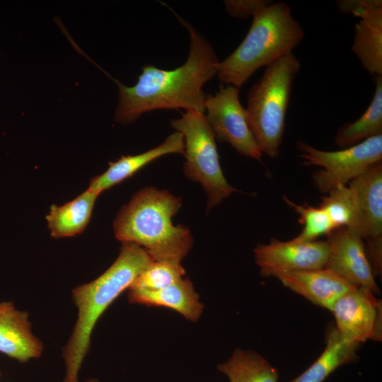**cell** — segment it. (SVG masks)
<instances>
[{
	"label": "cell",
	"mask_w": 382,
	"mask_h": 382,
	"mask_svg": "<svg viewBox=\"0 0 382 382\" xmlns=\"http://www.w3.org/2000/svg\"><path fill=\"white\" fill-rule=\"evenodd\" d=\"M173 13L190 34L186 62L173 70L145 65L133 86L110 77L119 89L116 122H134L143 113L158 109L183 108L204 113L207 95L203 86L217 74L219 61L210 42L189 22Z\"/></svg>",
	"instance_id": "obj_1"
},
{
	"label": "cell",
	"mask_w": 382,
	"mask_h": 382,
	"mask_svg": "<svg viewBox=\"0 0 382 382\" xmlns=\"http://www.w3.org/2000/svg\"><path fill=\"white\" fill-rule=\"evenodd\" d=\"M153 261L141 246L122 242L119 256L104 273L72 291L78 318L63 349L66 367L63 382H79V371L89 350L91 335L98 320Z\"/></svg>",
	"instance_id": "obj_2"
},
{
	"label": "cell",
	"mask_w": 382,
	"mask_h": 382,
	"mask_svg": "<svg viewBox=\"0 0 382 382\" xmlns=\"http://www.w3.org/2000/svg\"><path fill=\"white\" fill-rule=\"evenodd\" d=\"M180 207V198L168 191L145 187L117 214L113 222L115 237L141 246L154 261L181 262L190 251L193 240L186 226L172 222Z\"/></svg>",
	"instance_id": "obj_3"
},
{
	"label": "cell",
	"mask_w": 382,
	"mask_h": 382,
	"mask_svg": "<svg viewBox=\"0 0 382 382\" xmlns=\"http://www.w3.org/2000/svg\"><path fill=\"white\" fill-rule=\"evenodd\" d=\"M253 18L243 40L218 66L220 81L238 88L258 69L293 52L304 37V30L285 2L272 1Z\"/></svg>",
	"instance_id": "obj_4"
},
{
	"label": "cell",
	"mask_w": 382,
	"mask_h": 382,
	"mask_svg": "<svg viewBox=\"0 0 382 382\" xmlns=\"http://www.w3.org/2000/svg\"><path fill=\"white\" fill-rule=\"evenodd\" d=\"M301 62L293 52L265 66L262 77L250 88L245 108L248 122L262 154L279 156L291 88Z\"/></svg>",
	"instance_id": "obj_5"
},
{
	"label": "cell",
	"mask_w": 382,
	"mask_h": 382,
	"mask_svg": "<svg viewBox=\"0 0 382 382\" xmlns=\"http://www.w3.org/2000/svg\"><path fill=\"white\" fill-rule=\"evenodd\" d=\"M170 125L183 136L184 173L190 180L199 182L206 191L207 210L238 191L223 174L215 136L204 113L187 111L180 118L171 120Z\"/></svg>",
	"instance_id": "obj_6"
},
{
	"label": "cell",
	"mask_w": 382,
	"mask_h": 382,
	"mask_svg": "<svg viewBox=\"0 0 382 382\" xmlns=\"http://www.w3.org/2000/svg\"><path fill=\"white\" fill-rule=\"evenodd\" d=\"M296 148L305 166L322 168L313 172V183L319 192L328 193L339 185L350 183L382 161V134L339 151L320 150L303 140L297 141Z\"/></svg>",
	"instance_id": "obj_7"
},
{
	"label": "cell",
	"mask_w": 382,
	"mask_h": 382,
	"mask_svg": "<svg viewBox=\"0 0 382 382\" xmlns=\"http://www.w3.org/2000/svg\"><path fill=\"white\" fill-rule=\"evenodd\" d=\"M204 108L206 118L217 139L228 143L244 156L261 159L262 153L240 102L238 88L221 85L214 95H207Z\"/></svg>",
	"instance_id": "obj_8"
},
{
	"label": "cell",
	"mask_w": 382,
	"mask_h": 382,
	"mask_svg": "<svg viewBox=\"0 0 382 382\" xmlns=\"http://www.w3.org/2000/svg\"><path fill=\"white\" fill-rule=\"evenodd\" d=\"M358 211V233L366 241L365 249L374 277L382 272V162L370 166L352 180Z\"/></svg>",
	"instance_id": "obj_9"
},
{
	"label": "cell",
	"mask_w": 382,
	"mask_h": 382,
	"mask_svg": "<svg viewBox=\"0 0 382 382\" xmlns=\"http://www.w3.org/2000/svg\"><path fill=\"white\" fill-rule=\"evenodd\" d=\"M335 328L346 340L360 345L382 338V303L369 289L356 286L341 296L330 311Z\"/></svg>",
	"instance_id": "obj_10"
},
{
	"label": "cell",
	"mask_w": 382,
	"mask_h": 382,
	"mask_svg": "<svg viewBox=\"0 0 382 382\" xmlns=\"http://www.w3.org/2000/svg\"><path fill=\"white\" fill-rule=\"evenodd\" d=\"M329 250L327 241H287L272 238L254 248L255 262L264 277L325 267Z\"/></svg>",
	"instance_id": "obj_11"
},
{
	"label": "cell",
	"mask_w": 382,
	"mask_h": 382,
	"mask_svg": "<svg viewBox=\"0 0 382 382\" xmlns=\"http://www.w3.org/2000/svg\"><path fill=\"white\" fill-rule=\"evenodd\" d=\"M328 236L329 250L324 267L355 286L368 288L375 294H379L365 243L360 235L348 228L341 227Z\"/></svg>",
	"instance_id": "obj_12"
},
{
	"label": "cell",
	"mask_w": 382,
	"mask_h": 382,
	"mask_svg": "<svg viewBox=\"0 0 382 382\" xmlns=\"http://www.w3.org/2000/svg\"><path fill=\"white\" fill-rule=\"evenodd\" d=\"M275 278L311 303L330 311L341 296L357 286L325 267L281 274Z\"/></svg>",
	"instance_id": "obj_13"
},
{
	"label": "cell",
	"mask_w": 382,
	"mask_h": 382,
	"mask_svg": "<svg viewBox=\"0 0 382 382\" xmlns=\"http://www.w3.org/2000/svg\"><path fill=\"white\" fill-rule=\"evenodd\" d=\"M352 14L359 20L351 50L368 73L382 76V1L370 0Z\"/></svg>",
	"instance_id": "obj_14"
},
{
	"label": "cell",
	"mask_w": 382,
	"mask_h": 382,
	"mask_svg": "<svg viewBox=\"0 0 382 382\" xmlns=\"http://www.w3.org/2000/svg\"><path fill=\"white\" fill-rule=\"evenodd\" d=\"M42 342L31 331L28 313L0 302V352L21 362L40 356Z\"/></svg>",
	"instance_id": "obj_15"
},
{
	"label": "cell",
	"mask_w": 382,
	"mask_h": 382,
	"mask_svg": "<svg viewBox=\"0 0 382 382\" xmlns=\"http://www.w3.org/2000/svg\"><path fill=\"white\" fill-rule=\"evenodd\" d=\"M169 154L185 156L183 136L179 132L169 135L159 146L137 155L122 156L115 162H110L108 168L93 178L88 190L99 195L103 191L131 177L141 168Z\"/></svg>",
	"instance_id": "obj_16"
},
{
	"label": "cell",
	"mask_w": 382,
	"mask_h": 382,
	"mask_svg": "<svg viewBox=\"0 0 382 382\" xmlns=\"http://www.w3.org/2000/svg\"><path fill=\"white\" fill-rule=\"evenodd\" d=\"M128 300L132 303L170 308L192 322L199 320L204 308L188 278L158 290L129 289Z\"/></svg>",
	"instance_id": "obj_17"
},
{
	"label": "cell",
	"mask_w": 382,
	"mask_h": 382,
	"mask_svg": "<svg viewBox=\"0 0 382 382\" xmlns=\"http://www.w3.org/2000/svg\"><path fill=\"white\" fill-rule=\"evenodd\" d=\"M325 347L317 359L289 382H324L340 366L357 361L359 345L345 339L335 326L328 330Z\"/></svg>",
	"instance_id": "obj_18"
},
{
	"label": "cell",
	"mask_w": 382,
	"mask_h": 382,
	"mask_svg": "<svg viewBox=\"0 0 382 382\" xmlns=\"http://www.w3.org/2000/svg\"><path fill=\"white\" fill-rule=\"evenodd\" d=\"M98 196L87 189L62 206L52 205L46 216L51 236L71 237L82 233L90 221Z\"/></svg>",
	"instance_id": "obj_19"
},
{
	"label": "cell",
	"mask_w": 382,
	"mask_h": 382,
	"mask_svg": "<svg viewBox=\"0 0 382 382\" xmlns=\"http://www.w3.org/2000/svg\"><path fill=\"white\" fill-rule=\"evenodd\" d=\"M374 79L375 91L367 109L357 120L345 124L337 131L334 141L339 147L345 149L382 134V76Z\"/></svg>",
	"instance_id": "obj_20"
},
{
	"label": "cell",
	"mask_w": 382,
	"mask_h": 382,
	"mask_svg": "<svg viewBox=\"0 0 382 382\" xmlns=\"http://www.w3.org/2000/svg\"><path fill=\"white\" fill-rule=\"evenodd\" d=\"M229 382H278L277 370L253 350L236 349L229 359L218 365Z\"/></svg>",
	"instance_id": "obj_21"
},
{
	"label": "cell",
	"mask_w": 382,
	"mask_h": 382,
	"mask_svg": "<svg viewBox=\"0 0 382 382\" xmlns=\"http://www.w3.org/2000/svg\"><path fill=\"white\" fill-rule=\"evenodd\" d=\"M327 194L322 197L319 207L325 212L335 228L346 227L358 233V211L352 189L346 185H339Z\"/></svg>",
	"instance_id": "obj_22"
},
{
	"label": "cell",
	"mask_w": 382,
	"mask_h": 382,
	"mask_svg": "<svg viewBox=\"0 0 382 382\" xmlns=\"http://www.w3.org/2000/svg\"><path fill=\"white\" fill-rule=\"evenodd\" d=\"M181 262L172 260L153 261L134 280L129 289L158 290L183 278Z\"/></svg>",
	"instance_id": "obj_23"
},
{
	"label": "cell",
	"mask_w": 382,
	"mask_h": 382,
	"mask_svg": "<svg viewBox=\"0 0 382 382\" xmlns=\"http://www.w3.org/2000/svg\"><path fill=\"white\" fill-rule=\"evenodd\" d=\"M285 203L299 215V223L303 225L301 232L296 237L302 241H313L323 235H330L336 229L325 212L305 203L297 204L285 195Z\"/></svg>",
	"instance_id": "obj_24"
},
{
	"label": "cell",
	"mask_w": 382,
	"mask_h": 382,
	"mask_svg": "<svg viewBox=\"0 0 382 382\" xmlns=\"http://www.w3.org/2000/svg\"><path fill=\"white\" fill-rule=\"evenodd\" d=\"M272 2L270 0H226L224 1L228 14L236 18H246Z\"/></svg>",
	"instance_id": "obj_25"
},
{
	"label": "cell",
	"mask_w": 382,
	"mask_h": 382,
	"mask_svg": "<svg viewBox=\"0 0 382 382\" xmlns=\"http://www.w3.org/2000/svg\"><path fill=\"white\" fill-rule=\"evenodd\" d=\"M85 382H99V381L96 379H89Z\"/></svg>",
	"instance_id": "obj_26"
},
{
	"label": "cell",
	"mask_w": 382,
	"mask_h": 382,
	"mask_svg": "<svg viewBox=\"0 0 382 382\" xmlns=\"http://www.w3.org/2000/svg\"><path fill=\"white\" fill-rule=\"evenodd\" d=\"M0 377H1V373H0Z\"/></svg>",
	"instance_id": "obj_27"
}]
</instances>
